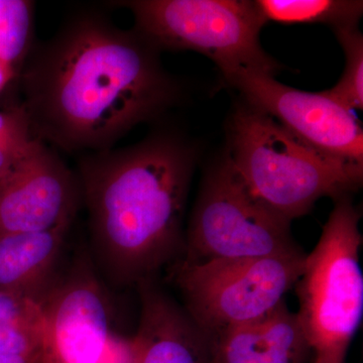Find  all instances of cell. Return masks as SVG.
I'll return each instance as SVG.
<instances>
[{"mask_svg": "<svg viewBox=\"0 0 363 363\" xmlns=\"http://www.w3.org/2000/svg\"><path fill=\"white\" fill-rule=\"evenodd\" d=\"M44 339L40 303L21 294L0 291V355H42Z\"/></svg>", "mask_w": 363, "mask_h": 363, "instance_id": "obj_14", "label": "cell"}, {"mask_svg": "<svg viewBox=\"0 0 363 363\" xmlns=\"http://www.w3.org/2000/svg\"><path fill=\"white\" fill-rule=\"evenodd\" d=\"M290 225L250 195L224 155L202 182L178 260L201 264L303 252Z\"/></svg>", "mask_w": 363, "mask_h": 363, "instance_id": "obj_7", "label": "cell"}, {"mask_svg": "<svg viewBox=\"0 0 363 363\" xmlns=\"http://www.w3.org/2000/svg\"><path fill=\"white\" fill-rule=\"evenodd\" d=\"M35 140L23 106L0 111V179L26 156Z\"/></svg>", "mask_w": 363, "mask_h": 363, "instance_id": "obj_18", "label": "cell"}, {"mask_svg": "<svg viewBox=\"0 0 363 363\" xmlns=\"http://www.w3.org/2000/svg\"><path fill=\"white\" fill-rule=\"evenodd\" d=\"M216 363H311L297 313L281 301L257 319L211 338Z\"/></svg>", "mask_w": 363, "mask_h": 363, "instance_id": "obj_12", "label": "cell"}, {"mask_svg": "<svg viewBox=\"0 0 363 363\" xmlns=\"http://www.w3.org/2000/svg\"><path fill=\"white\" fill-rule=\"evenodd\" d=\"M42 363H131L133 338L116 330L111 303L88 255H80L40 302Z\"/></svg>", "mask_w": 363, "mask_h": 363, "instance_id": "obj_8", "label": "cell"}, {"mask_svg": "<svg viewBox=\"0 0 363 363\" xmlns=\"http://www.w3.org/2000/svg\"><path fill=\"white\" fill-rule=\"evenodd\" d=\"M18 75H20V73L18 71L0 61V93Z\"/></svg>", "mask_w": 363, "mask_h": 363, "instance_id": "obj_19", "label": "cell"}, {"mask_svg": "<svg viewBox=\"0 0 363 363\" xmlns=\"http://www.w3.org/2000/svg\"><path fill=\"white\" fill-rule=\"evenodd\" d=\"M0 363H42V355H38V357L0 355Z\"/></svg>", "mask_w": 363, "mask_h": 363, "instance_id": "obj_20", "label": "cell"}, {"mask_svg": "<svg viewBox=\"0 0 363 363\" xmlns=\"http://www.w3.org/2000/svg\"><path fill=\"white\" fill-rule=\"evenodd\" d=\"M33 30V2L0 0V61L20 75L32 49Z\"/></svg>", "mask_w": 363, "mask_h": 363, "instance_id": "obj_16", "label": "cell"}, {"mask_svg": "<svg viewBox=\"0 0 363 363\" xmlns=\"http://www.w3.org/2000/svg\"><path fill=\"white\" fill-rule=\"evenodd\" d=\"M135 288L140 311L131 363H216L211 337L156 279Z\"/></svg>", "mask_w": 363, "mask_h": 363, "instance_id": "obj_11", "label": "cell"}, {"mask_svg": "<svg viewBox=\"0 0 363 363\" xmlns=\"http://www.w3.org/2000/svg\"><path fill=\"white\" fill-rule=\"evenodd\" d=\"M360 213L351 196L335 200L321 236L296 283L298 321L311 363H345L363 315Z\"/></svg>", "mask_w": 363, "mask_h": 363, "instance_id": "obj_4", "label": "cell"}, {"mask_svg": "<svg viewBox=\"0 0 363 363\" xmlns=\"http://www.w3.org/2000/svg\"><path fill=\"white\" fill-rule=\"evenodd\" d=\"M255 4L266 23H324L334 30L358 26L363 13V2L353 0H257Z\"/></svg>", "mask_w": 363, "mask_h": 363, "instance_id": "obj_15", "label": "cell"}, {"mask_svg": "<svg viewBox=\"0 0 363 363\" xmlns=\"http://www.w3.org/2000/svg\"><path fill=\"white\" fill-rule=\"evenodd\" d=\"M225 155L250 195L289 223L362 185L363 164L320 152L247 104L231 116Z\"/></svg>", "mask_w": 363, "mask_h": 363, "instance_id": "obj_3", "label": "cell"}, {"mask_svg": "<svg viewBox=\"0 0 363 363\" xmlns=\"http://www.w3.org/2000/svg\"><path fill=\"white\" fill-rule=\"evenodd\" d=\"M194 164V150L169 133L81 159L90 259L100 279L136 286L180 259Z\"/></svg>", "mask_w": 363, "mask_h": 363, "instance_id": "obj_2", "label": "cell"}, {"mask_svg": "<svg viewBox=\"0 0 363 363\" xmlns=\"http://www.w3.org/2000/svg\"><path fill=\"white\" fill-rule=\"evenodd\" d=\"M135 21V30L160 51L190 50L213 61L227 79L242 71L274 76L279 64L262 49L266 25L255 1L247 0H133L119 2Z\"/></svg>", "mask_w": 363, "mask_h": 363, "instance_id": "obj_5", "label": "cell"}, {"mask_svg": "<svg viewBox=\"0 0 363 363\" xmlns=\"http://www.w3.org/2000/svg\"><path fill=\"white\" fill-rule=\"evenodd\" d=\"M225 81L247 105L272 117L298 140L330 156L363 164L362 123L324 91L295 89L262 72H240Z\"/></svg>", "mask_w": 363, "mask_h": 363, "instance_id": "obj_9", "label": "cell"}, {"mask_svg": "<svg viewBox=\"0 0 363 363\" xmlns=\"http://www.w3.org/2000/svg\"><path fill=\"white\" fill-rule=\"evenodd\" d=\"M160 50L138 30L79 14L33 52L21 77L33 135L66 152H104L176 101Z\"/></svg>", "mask_w": 363, "mask_h": 363, "instance_id": "obj_1", "label": "cell"}, {"mask_svg": "<svg viewBox=\"0 0 363 363\" xmlns=\"http://www.w3.org/2000/svg\"><path fill=\"white\" fill-rule=\"evenodd\" d=\"M344 54L345 67L340 80L330 89L324 91L327 96L344 108L352 111L363 108V37L358 26L334 30Z\"/></svg>", "mask_w": 363, "mask_h": 363, "instance_id": "obj_17", "label": "cell"}, {"mask_svg": "<svg viewBox=\"0 0 363 363\" xmlns=\"http://www.w3.org/2000/svg\"><path fill=\"white\" fill-rule=\"evenodd\" d=\"M304 252L264 257L176 262L168 271L191 319L210 337L271 311L295 286Z\"/></svg>", "mask_w": 363, "mask_h": 363, "instance_id": "obj_6", "label": "cell"}, {"mask_svg": "<svg viewBox=\"0 0 363 363\" xmlns=\"http://www.w3.org/2000/svg\"><path fill=\"white\" fill-rule=\"evenodd\" d=\"M81 203L77 175L37 138L0 179V234L70 228Z\"/></svg>", "mask_w": 363, "mask_h": 363, "instance_id": "obj_10", "label": "cell"}, {"mask_svg": "<svg viewBox=\"0 0 363 363\" xmlns=\"http://www.w3.org/2000/svg\"><path fill=\"white\" fill-rule=\"evenodd\" d=\"M69 230L0 234V291L42 302L61 274Z\"/></svg>", "mask_w": 363, "mask_h": 363, "instance_id": "obj_13", "label": "cell"}]
</instances>
